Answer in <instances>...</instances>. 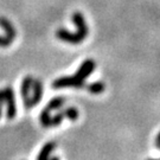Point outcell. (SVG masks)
Here are the masks:
<instances>
[{"instance_id":"obj_10","label":"cell","mask_w":160,"mask_h":160,"mask_svg":"<svg viewBox=\"0 0 160 160\" xmlns=\"http://www.w3.org/2000/svg\"><path fill=\"white\" fill-rule=\"evenodd\" d=\"M104 88H106L104 83L98 81V82H94V83L88 86V92L97 95V94H102L104 92Z\"/></svg>"},{"instance_id":"obj_1","label":"cell","mask_w":160,"mask_h":160,"mask_svg":"<svg viewBox=\"0 0 160 160\" xmlns=\"http://www.w3.org/2000/svg\"><path fill=\"white\" fill-rule=\"evenodd\" d=\"M72 22L77 28L76 32H69L68 30L65 29H59L56 31V37L58 39L67 42L69 44L77 45L86 39L88 33H89V30H88L87 23L84 20V17L81 12H75L72 14Z\"/></svg>"},{"instance_id":"obj_15","label":"cell","mask_w":160,"mask_h":160,"mask_svg":"<svg viewBox=\"0 0 160 160\" xmlns=\"http://www.w3.org/2000/svg\"><path fill=\"white\" fill-rule=\"evenodd\" d=\"M155 145H157V147L160 149V133L158 134V137H157V140H155Z\"/></svg>"},{"instance_id":"obj_14","label":"cell","mask_w":160,"mask_h":160,"mask_svg":"<svg viewBox=\"0 0 160 160\" xmlns=\"http://www.w3.org/2000/svg\"><path fill=\"white\" fill-rule=\"evenodd\" d=\"M0 103L1 104L5 103V92H4V89H0Z\"/></svg>"},{"instance_id":"obj_9","label":"cell","mask_w":160,"mask_h":160,"mask_svg":"<svg viewBox=\"0 0 160 160\" xmlns=\"http://www.w3.org/2000/svg\"><path fill=\"white\" fill-rule=\"evenodd\" d=\"M64 102H65V98L64 97H55V98H52L51 101L46 104L45 109H48L49 112L59 109L64 104Z\"/></svg>"},{"instance_id":"obj_5","label":"cell","mask_w":160,"mask_h":160,"mask_svg":"<svg viewBox=\"0 0 160 160\" xmlns=\"http://www.w3.org/2000/svg\"><path fill=\"white\" fill-rule=\"evenodd\" d=\"M95 67H96V64H95V61H94V59H86V61L82 63V65L78 68V70L76 71L75 76H76L77 78H80V80L86 81L87 77H89V76L92 74V71L95 70Z\"/></svg>"},{"instance_id":"obj_18","label":"cell","mask_w":160,"mask_h":160,"mask_svg":"<svg viewBox=\"0 0 160 160\" xmlns=\"http://www.w3.org/2000/svg\"><path fill=\"white\" fill-rule=\"evenodd\" d=\"M148 160H158V159H148Z\"/></svg>"},{"instance_id":"obj_13","label":"cell","mask_w":160,"mask_h":160,"mask_svg":"<svg viewBox=\"0 0 160 160\" xmlns=\"http://www.w3.org/2000/svg\"><path fill=\"white\" fill-rule=\"evenodd\" d=\"M12 42L13 40H11L6 36H0V48H7V46L11 45Z\"/></svg>"},{"instance_id":"obj_6","label":"cell","mask_w":160,"mask_h":160,"mask_svg":"<svg viewBox=\"0 0 160 160\" xmlns=\"http://www.w3.org/2000/svg\"><path fill=\"white\" fill-rule=\"evenodd\" d=\"M0 28L5 31L6 37H8L11 40H14L17 37V32L14 26L11 24V22L8 19H6L5 17H0Z\"/></svg>"},{"instance_id":"obj_16","label":"cell","mask_w":160,"mask_h":160,"mask_svg":"<svg viewBox=\"0 0 160 160\" xmlns=\"http://www.w3.org/2000/svg\"><path fill=\"white\" fill-rule=\"evenodd\" d=\"M49 160H59V159H58L57 157H53V158H51V159H49Z\"/></svg>"},{"instance_id":"obj_11","label":"cell","mask_w":160,"mask_h":160,"mask_svg":"<svg viewBox=\"0 0 160 160\" xmlns=\"http://www.w3.org/2000/svg\"><path fill=\"white\" fill-rule=\"evenodd\" d=\"M64 116L71 121H76L78 118V110L75 107H69V108L64 109Z\"/></svg>"},{"instance_id":"obj_7","label":"cell","mask_w":160,"mask_h":160,"mask_svg":"<svg viewBox=\"0 0 160 160\" xmlns=\"http://www.w3.org/2000/svg\"><path fill=\"white\" fill-rule=\"evenodd\" d=\"M32 82H33V78L31 76H26L25 78L22 82V86H20V95L23 97V100H28L30 97V92H31V89H32Z\"/></svg>"},{"instance_id":"obj_4","label":"cell","mask_w":160,"mask_h":160,"mask_svg":"<svg viewBox=\"0 0 160 160\" xmlns=\"http://www.w3.org/2000/svg\"><path fill=\"white\" fill-rule=\"evenodd\" d=\"M5 92V103H7V119H14L17 115V106H16V96L14 92L11 87H6L4 89Z\"/></svg>"},{"instance_id":"obj_2","label":"cell","mask_w":160,"mask_h":160,"mask_svg":"<svg viewBox=\"0 0 160 160\" xmlns=\"http://www.w3.org/2000/svg\"><path fill=\"white\" fill-rule=\"evenodd\" d=\"M43 97V82L40 80H33L32 82V97H29L24 101V106L26 109H30L38 104Z\"/></svg>"},{"instance_id":"obj_8","label":"cell","mask_w":160,"mask_h":160,"mask_svg":"<svg viewBox=\"0 0 160 160\" xmlns=\"http://www.w3.org/2000/svg\"><path fill=\"white\" fill-rule=\"evenodd\" d=\"M55 147H56V142H52L51 141V142L45 143L42 147V149H40L37 160H49V157H50L52 151L55 149Z\"/></svg>"},{"instance_id":"obj_12","label":"cell","mask_w":160,"mask_h":160,"mask_svg":"<svg viewBox=\"0 0 160 160\" xmlns=\"http://www.w3.org/2000/svg\"><path fill=\"white\" fill-rule=\"evenodd\" d=\"M64 118H65V116H64V112H63V110H62L61 113H57L56 115L51 116V119H50V127H55V126H58V125H61Z\"/></svg>"},{"instance_id":"obj_3","label":"cell","mask_w":160,"mask_h":160,"mask_svg":"<svg viewBox=\"0 0 160 160\" xmlns=\"http://www.w3.org/2000/svg\"><path fill=\"white\" fill-rule=\"evenodd\" d=\"M52 87L56 89H61V88H67V87H72V88H83L84 87V81L77 78L76 76H65V77H61L52 82Z\"/></svg>"},{"instance_id":"obj_17","label":"cell","mask_w":160,"mask_h":160,"mask_svg":"<svg viewBox=\"0 0 160 160\" xmlns=\"http://www.w3.org/2000/svg\"><path fill=\"white\" fill-rule=\"evenodd\" d=\"M2 106H4V104L0 103V116H1V108H2Z\"/></svg>"}]
</instances>
